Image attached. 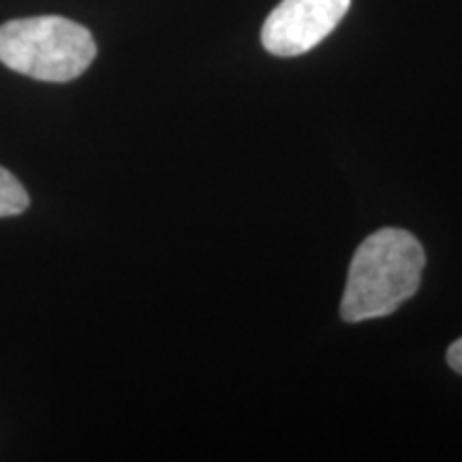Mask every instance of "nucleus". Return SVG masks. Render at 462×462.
<instances>
[{"instance_id": "3", "label": "nucleus", "mask_w": 462, "mask_h": 462, "mask_svg": "<svg viewBox=\"0 0 462 462\" xmlns=\"http://www.w3.org/2000/svg\"><path fill=\"white\" fill-rule=\"evenodd\" d=\"M351 0H282L262 28V43L281 58L302 56L340 24Z\"/></svg>"}, {"instance_id": "2", "label": "nucleus", "mask_w": 462, "mask_h": 462, "mask_svg": "<svg viewBox=\"0 0 462 462\" xmlns=\"http://www.w3.org/2000/svg\"><path fill=\"white\" fill-rule=\"evenodd\" d=\"M95 56L97 43L88 28L67 17L37 15L0 26V62L39 82H71Z\"/></svg>"}, {"instance_id": "4", "label": "nucleus", "mask_w": 462, "mask_h": 462, "mask_svg": "<svg viewBox=\"0 0 462 462\" xmlns=\"http://www.w3.org/2000/svg\"><path fill=\"white\" fill-rule=\"evenodd\" d=\"M31 206L26 189L5 167H0V218L22 215Z\"/></svg>"}, {"instance_id": "1", "label": "nucleus", "mask_w": 462, "mask_h": 462, "mask_svg": "<svg viewBox=\"0 0 462 462\" xmlns=\"http://www.w3.org/2000/svg\"><path fill=\"white\" fill-rule=\"evenodd\" d=\"M424 265V248L407 229L374 231L351 259L340 317L360 323L392 315L418 293Z\"/></svg>"}, {"instance_id": "5", "label": "nucleus", "mask_w": 462, "mask_h": 462, "mask_svg": "<svg viewBox=\"0 0 462 462\" xmlns=\"http://www.w3.org/2000/svg\"><path fill=\"white\" fill-rule=\"evenodd\" d=\"M448 364L454 368L456 373L462 374V337L456 343L449 345L448 349Z\"/></svg>"}]
</instances>
